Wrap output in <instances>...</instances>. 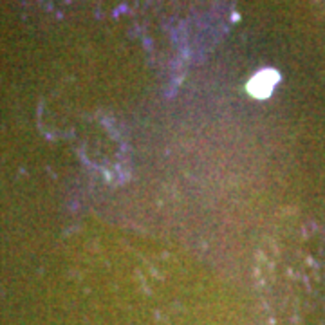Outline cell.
I'll return each mask as SVG.
<instances>
[{
    "label": "cell",
    "instance_id": "6da1fadb",
    "mask_svg": "<svg viewBox=\"0 0 325 325\" xmlns=\"http://www.w3.org/2000/svg\"><path fill=\"white\" fill-rule=\"evenodd\" d=\"M275 82H277V74L273 73V71H264V73H258L257 76L253 78L248 89L253 96L264 98L269 94V91H271Z\"/></svg>",
    "mask_w": 325,
    "mask_h": 325
}]
</instances>
